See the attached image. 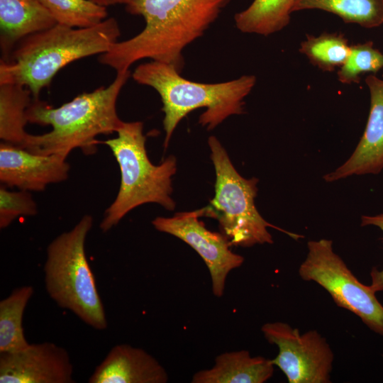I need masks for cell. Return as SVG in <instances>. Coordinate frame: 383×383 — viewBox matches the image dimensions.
<instances>
[{"label":"cell","instance_id":"obj_12","mask_svg":"<svg viewBox=\"0 0 383 383\" xmlns=\"http://www.w3.org/2000/svg\"><path fill=\"white\" fill-rule=\"evenodd\" d=\"M66 159L57 154L35 153L3 142L0 145V182L20 190L43 192L48 185L68 178L70 165Z\"/></svg>","mask_w":383,"mask_h":383},{"label":"cell","instance_id":"obj_1","mask_svg":"<svg viewBox=\"0 0 383 383\" xmlns=\"http://www.w3.org/2000/svg\"><path fill=\"white\" fill-rule=\"evenodd\" d=\"M231 0H128L127 13L140 16L143 29L115 43L98 57L117 72L144 59L165 62L182 73L184 50L202 37Z\"/></svg>","mask_w":383,"mask_h":383},{"label":"cell","instance_id":"obj_24","mask_svg":"<svg viewBox=\"0 0 383 383\" xmlns=\"http://www.w3.org/2000/svg\"><path fill=\"white\" fill-rule=\"evenodd\" d=\"M38 213V206L30 192L9 191L0 187V228H7L19 216H33Z\"/></svg>","mask_w":383,"mask_h":383},{"label":"cell","instance_id":"obj_22","mask_svg":"<svg viewBox=\"0 0 383 383\" xmlns=\"http://www.w3.org/2000/svg\"><path fill=\"white\" fill-rule=\"evenodd\" d=\"M57 23L70 28H85L107 18L106 6L91 0H40Z\"/></svg>","mask_w":383,"mask_h":383},{"label":"cell","instance_id":"obj_27","mask_svg":"<svg viewBox=\"0 0 383 383\" xmlns=\"http://www.w3.org/2000/svg\"><path fill=\"white\" fill-rule=\"evenodd\" d=\"M382 76H383V74H382Z\"/></svg>","mask_w":383,"mask_h":383},{"label":"cell","instance_id":"obj_17","mask_svg":"<svg viewBox=\"0 0 383 383\" xmlns=\"http://www.w3.org/2000/svg\"><path fill=\"white\" fill-rule=\"evenodd\" d=\"M33 99L30 90L17 84H0V138L24 148L28 133L26 111Z\"/></svg>","mask_w":383,"mask_h":383},{"label":"cell","instance_id":"obj_3","mask_svg":"<svg viewBox=\"0 0 383 383\" xmlns=\"http://www.w3.org/2000/svg\"><path fill=\"white\" fill-rule=\"evenodd\" d=\"M120 35L119 24L113 17L85 28L57 23L22 39L7 60H0V84L26 87L33 99H38L61 69L106 52Z\"/></svg>","mask_w":383,"mask_h":383},{"label":"cell","instance_id":"obj_8","mask_svg":"<svg viewBox=\"0 0 383 383\" xmlns=\"http://www.w3.org/2000/svg\"><path fill=\"white\" fill-rule=\"evenodd\" d=\"M299 267L304 281L323 287L339 307L358 316L373 332L383 335V305L370 287L361 283L333 248L328 239L310 240Z\"/></svg>","mask_w":383,"mask_h":383},{"label":"cell","instance_id":"obj_26","mask_svg":"<svg viewBox=\"0 0 383 383\" xmlns=\"http://www.w3.org/2000/svg\"><path fill=\"white\" fill-rule=\"evenodd\" d=\"M91 1L99 5L107 7L109 6L116 5V4L126 5L128 0H91Z\"/></svg>","mask_w":383,"mask_h":383},{"label":"cell","instance_id":"obj_10","mask_svg":"<svg viewBox=\"0 0 383 383\" xmlns=\"http://www.w3.org/2000/svg\"><path fill=\"white\" fill-rule=\"evenodd\" d=\"M205 216L204 208L177 213L172 217H157L152 224L158 231L177 237L192 248L209 269L213 295L221 297L226 279L240 267L244 258L231 250V243L221 233L207 229L199 218Z\"/></svg>","mask_w":383,"mask_h":383},{"label":"cell","instance_id":"obj_13","mask_svg":"<svg viewBox=\"0 0 383 383\" xmlns=\"http://www.w3.org/2000/svg\"><path fill=\"white\" fill-rule=\"evenodd\" d=\"M365 82L370 109L365 131L350 157L323 179L333 182L353 175L377 174L383 169V80L370 74Z\"/></svg>","mask_w":383,"mask_h":383},{"label":"cell","instance_id":"obj_9","mask_svg":"<svg viewBox=\"0 0 383 383\" xmlns=\"http://www.w3.org/2000/svg\"><path fill=\"white\" fill-rule=\"evenodd\" d=\"M261 331L266 340L278 348L272 362L289 383H329L334 354L316 330L301 333L284 322L265 323Z\"/></svg>","mask_w":383,"mask_h":383},{"label":"cell","instance_id":"obj_25","mask_svg":"<svg viewBox=\"0 0 383 383\" xmlns=\"http://www.w3.org/2000/svg\"><path fill=\"white\" fill-rule=\"evenodd\" d=\"M361 226H377L383 231V213L374 216H362ZM370 288L376 293L383 292V269L379 270L377 267H374L370 272Z\"/></svg>","mask_w":383,"mask_h":383},{"label":"cell","instance_id":"obj_6","mask_svg":"<svg viewBox=\"0 0 383 383\" xmlns=\"http://www.w3.org/2000/svg\"><path fill=\"white\" fill-rule=\"evenodd\" d=\"M93 222L92 216L85 214L70 231L52 240L43 270L46 291L58 306L102 331L107 328L106 316L85 253V240Z\"/></svg>","mask_w":383,"mask_h":383},{"label":"cell","instance_id":"obj_4","mask_svg":"<svg viewBox=\"0 0 383 383\" xmlns=\"http://www.w3.org/2000/svg\"><path fill=\"white\" fill-rule=\"evenodd\" d=\"M131 77L138 84L154 89L160 96L165 148L179 123L197 109H205L199 123L209 131L231 116L243 113L244 99L256 84L254 75L218 83L194 82L183 77L173 66L154 60L138 65Z\"/></svg>","mask_w":383,"mask_h":383},{"label":"cell","instance_id":"obj_15","mask_svg":"<svg viewBox=\"0 0 383 383\" xmlns=\"http://www.w3.org/2000/svg\"><path fill=\"white\" fill-rule=\"evenodd\" d=\"M56 24L40 0H0L1 60H7L22 39Z\"/></svg>","mask_w":383,"mask_h":383},{"label":"cell","instance_id":"obj_21","mask_svg":"<svg viewBox=\"0 0 383 383\" xmlns=\"http://www.w3.org/2000/svg\"><path fill=\"white\" fill-rule=\"evenodd\" d=\"M306 36L300 44L299 52L322 71L333 72L340 67L350 55V45L341 33H323L318 36Z\"/></svg>","mask_w":383,"mask_h":383},{"label":"cell","instance_id":"obj_20","mask_svg":"<svg viewBox=\"0 0 383 383\" xmlns=\"http://www.w3.org/2000/svg\"><path fill=\"white\" fill-rule=\"evenodd\" d=\"M33 292L32 286H22L0 301V353L16 352L29 345L24 335L22 320Z\"/></svg>","mask_w":383,"mask_h":383},{"label":"cell","instance_id":"obj_11","mask_svg":"<svg viewBox=\"0 0 383 383\" xmlns=\"http://www.w3.org/2000/svg\"><path fill=\"white\" fill-rule=\"evenodd\" d=\"M1 383H72L67 351L50 342L29 344L13 353H0Z\"/></svg>","mask_w":383,"mask_h":383},{"label":"cell","instance_id":"obj_23","mask_svg":"<svg viewBox=\"0 0 383 383\" xmlns=\"http://www.w3.org/2000/svg\"><path fill=\"white\" fill-rule=\"evenodd\" d=\"M383 68V53L371 41L350 45V55L340 67L338 80L345 84L359 83L362 74L376 73Z\"/></svg>","mask_w":383,"mask_h":383},{"label":"cell","instance_id":"obj_5","mask_svg":"<svg viewBox=\"0 0 383 383\" xmlns=\"http://www.w3.org/2000/svg\"><path fill=\"white\" fill-rule=\"evenodd\" d=\"M116 133V137L103 142L111 150L121 172L118 194L106 209L99 226L104 233L144 204H158L169 211L175 208L171 195L172 177L177 171L176 158L169 156L157 165L151 162L140 121H123Z\"/></svg>","mask_w":383,"mask_h":383},{"label":"cell","instance_id":"obj_18","mask_svg":"<svg viewBox=\"0 0 383 383\" xmlns=\"http://www.w3.org/2000/svg\"><path fill=\"white\" fill-rule=\"evenodd\" d=\"M293 3L294 0H254L235 14V26L244 33L268 36L288 26Z\"/></svg>","mask_w":383,"mask_h":383},{"label":"cell","instance_id":"obj_2","mask_svg":"<svg viewBox=\"0 0 383 383\" xmlns=\"http://www.w3.org/2000/svg\"><path fill=\"white\" fill-rule=\"evenodd\" d=\"M130 77V70L117 72L107 87L83 92L58 107L33 99L26 111L28 123L50 126L52 129L40 135L29 134L23 148L40 155L57 154L65 157L76 148L85 155L95 153L99 143L96 137L116 133L123 123L116 104Z\"/></svg>","mask_w":383,"mask_h":383},{"label":"cell","instance_id":"obj_7","mask_svg":"<svg viewBox=\"0 0 383 383\" xmlns=\"http://www.w3.org/2000/svg\"><path fill=\"white\" fill-rule=\"evenodd\" d=\"M208 144L215 172V194L204 208L205 216L218 221L221 233L231 245L244 248L272 244L268 228L278 229L296 239L301 235L287 232L265 221L258 212L255 199L258 179H245L235 170L220 141L210 136Z\"/></svg>","mask_w":383,"mask_h":383},{"label":"cell","instance_id":"obj_14","mask_svg":"<svg viewBox=\"0 0 383 383\" xmlns=\"http://www.w3.org/2000/svg\"><path fill=\"white\" fill-rule=\"evenodd\" d=\"M168 374L145 350L128 344L113 346L88 379L89 383H165Z\"/></svg>","mask_w":383,"mask_h":383},{"label":"cell","instance_id":"obj_19","mask_svg":"<svg viewBox=\"0 0 383 383\" xmlns=\"http://www.w3.org/2000/svg\"><path fill=\"white\" fill-rule=\"evenodd\" d=\"M320 9L338 16L345 23L374 28L383 23V0H294L292 13Z\"/></svg>","mask_w":383,"mask_h":383},{"label":"cell","instance_id":"obj_16","mask_svg":"<svg viewBox=\"0 0 383 383\" xmlns=\"http://www.w3.org/2000/svg\"><path fill=\"white\" fill-rule=\"evenodd\" d=\"M272 360L251 356L248 350L221 353L214 365L196 372L192 383H263L274 373Z\"/></svg>","mask_w":383,"mask_h":383}]
</instances>
